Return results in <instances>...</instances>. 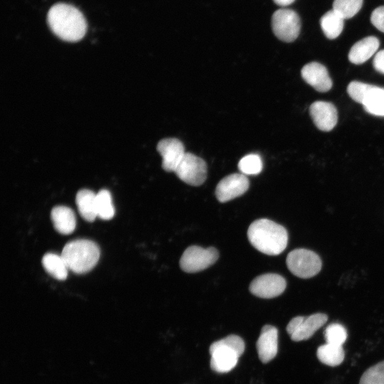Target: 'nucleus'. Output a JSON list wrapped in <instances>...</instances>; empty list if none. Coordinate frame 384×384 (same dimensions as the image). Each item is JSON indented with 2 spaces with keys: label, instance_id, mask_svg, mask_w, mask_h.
<instances>
[{
  "label": "nucleus",
  "instance_id": "nucleus-1",
  "mask_svg": "<svg viewBox=\"0 0 384 384\" xmlns=\"http://www.w3.org/2000/svg\"><path fill=\"white\" fill-rule=\"evenodd\" d=\"M47 22L52 32L65 41H78L86 33L87 22L83 14L70 4L53 5L48 12Z\"/></svg>",
  "mask_w": 384,
  "mask_h": 384
},
{
  "label": "nucleus",
  "instance_id": "nucleus-2",
  "mask_svg": "<svg viewBox=\"0 0 384 384\" xmlns=\"http://www.w3.org/2000/svg\"><path fill=\"white\" fill-rule=\"evenodd\" d=\"M247 238L256 250L268 255H277L282 253L288 242L286 229L267 218L252 222L247 230Z\"/></svg>",
  "mask_w": 384,
  "mask_h": 384
},
{
  "label": "nucleus",
  "instance_id": "nucleus-3",
  "mask_svg": "<svg viewBox=\"0 0 384 384\" xmlns=\"http://www.w3.org/2000/svg\"><path fill=\"white\" fill-rule=\"evenodd\" d=\"M100 255L98 245L87 239H77L68 242L61 253L68 270L76 274L90 271L97 263Z\"/></svg>",
  "mask_w": 384,
  "mask_h": 384
},
{
  "label": "nucleus",
  "instance_id": "nucleus-4",
  "mask_svg": "<svg viewBox=\"0 0 384 384\" xmlns=\"http://www.w3.org/2000/svg\"><path fill=\"white\" fill-rule=\"evenodd\" d=\"M245 342L237 335H229L210 346V368L217 373H227L237 365L245 351Z\"/></svg>",
  "mask_w": 384,
  "mask_h": 384
},
{
  "label": "nucleus",
  "instance_id": "nucleus-5",
  "mask_svg": "<svg viewBox=\"0 0 384 384\" xmlns=\"http://www.w3.org/2000/svg\"><path fill=\"white\" fill-rule=\"evenodd\" d=\"M289 270L295 276L306 279L317 274L321 269V260L314 252L307 249H295L286 259Z\"/></svg>",
  "mask_w": 384,
  "mask_h": 384
},
{
  "label": "nucleus",
  "instance_id": "nucleus-6",
  "mask_svg": "<svg viewBox=\"0 0 384 384\" xmlns=\"http://www.w3.org/2000/svg\"><path fill=\"white\" fill-rule=\"evenodd\" d=\"M219 257L213 247L203 248L192 245L186 249L180 259L181 269L188 273L202 271L214 264Z\"/></svg>",
  "mask_w": 384,
  "mask_h": 384
},
{
  "label": "nucleus",
  "instance_id": "nucleus-7",
  "mask_svg": "<svg viewBox=\"0 0 384 384\" xmlns=\"http://www.w3.org/2000/svg\"><path fill=\"white\" fill-rule=\"evenodd\" d=\"M271 25L276 37L284 42L294 41L300 33V18L292 9H280L277 10L272 14Z\"/></svg>",
  "mask_w": 384,
  "mask_h": 384
},
{
  "label": "nucleus",
  "instance_id": "nucleus-8",
  "mask_svg": "<svg viewBox=\"0 0 384 384\" xmlns=\"http://www.w3.org/2000/svg\"><path fill=\"white\" fill-rule=\"evenodd\" d=\"M328 320L326 314L316 313L308 316H298L289 321L287 331L294 341L310 338Z\"/></svg>",
  "mask_w": 384,
  "mask_h": 384
},
{
  "label": "nucleus",
  "instance_id": "nucleus-9",
  "mask_svg": "<svg viewBox=\"0 0 384 384\" xmlns=\"http://www.w3.org/2000/svg\"><path fill=\"white\" fill-rule=\"evenodd\" d=\"M175 174L183 182L198 186L206 179L207 165L203 159L191 153H186Z\"/></svg>",
  "mask_w": 384,
  "mask_h": 384
},
{
  "label": "nucleus",
  "instance_id": "nucleus-10",
  "mask_svg": "<svg viewBox=\"0 0 384 384\" xmlns=\"http://www.w3.org/2000/svg\"><path fill=\"white\" fill-rule=\"evenodd\" d=\"M286 285V281L281 275L267 273L255 278L250 284V291L256 297L270 299L280 295Z\"/></svg>",
  "mask_w": 384,
  "mask_h": 384
},
{
  "label": "nucleus",
  "instance_id": "nucleus-11",
  "mask_svg": "<svg viewBox=\"0 0 384 384\" xmlns=\"http://www.w3.org/2000/svg\"><path fill=\"white\" fill-rule=\"evenodd\" d=\"M247 177L242 174H232L222 178L215 188L217 199L225 203L245 193L249 188Z\"/></svg>",
  "mask_w": 384,
  "mask_h": 384
},
{
  "label": "nucleus",
  "instance_id": "nucleus-12",
  "mask_svg": "<svg viewBox=\"0 0 384 384\" xmlns=\"http://www.w3.org/2000/svg\"><path fill=\"white\" fill-rule=\"evenodd\" d=\"M162 157V168L166 171H174L185 154L183 143L176 138H166L159 142L156 146Z\"/></svg>",
  "mask_w": 384,
  "mask_h": 384
},
{
  "label": "nucleus",
  "instance_id": "nucleus-13",
  "mask_svg": "<svg viewBox=\"0 0 384 384\" xmlns=\"http://www.w3.org/2000/svg\"><path fill=\"white\" fill-rule=\"evenodd\" d=\"M309 114L316 127L321 131L329 132L336 125L337 110L331 102H314L309 107Z\"/></svg>",
  "mask_w": 384,
  "mask_h": 384
},
{
  "label": "nucleus",
  "instance_id": "nucleus-14",
  "mask_svg": "<svg viewBox=\"0 0 384 384\" xmlns=\"http://www.w3.org/2000/svg\"><path fill=\"white\" fill-rule=\"evenodd\" d=\"M304 80L316 91L326 92L332 87V80L324 65L317 62L306 64L301 70Z\"/></svg>",
  "mask_w": 384,
  "mask_h": 384
},
{
  "label": "nucleus",
  "instance_id": "nucleus-15",
  "mask_svg": "<svg viewBox=\"0 0 384 384\" xmlns=\"http://www.w3.org/2000/svg\"><path fill=\"white\" fill-rule=\"evenodd\" d=\"M260 361L267 363L272 361L278 351V331L271 325H265L256 343Z\"/></svg>",
  "mask_w": 384,
  "mask_h": 384
},
{
  "label": "nucleus",
  "instance_id": "nucleus-16",
  "mask_svg": "<svg viewBox=\"0 0 384 384\" xmlns=\"http://www.w3.org/2000/svg\"><path fill=\"white\" fill-rule=\"evenodd\" d=\"M379 45V40L376 37L367 36L351 47L348 59L353 64H362L376 53Z\"/></svg>",
  "mask_w": 384,
  "mask_h": 384
},
{
  "label": "nucleus",
  "instance_id": "nucleus-17",
  "mask_svg": "<svg viewBox=\"0 0 384 384\" xmlns=\"http://www.w3.org/2000/svg\"><path fill=\"white\" fill-rule=\"evenodd\" d=\"M55 229L63 235L72 233L75 228L76 219L73 210L65 206H55L50 213Z\"/></svg>",
  "mask_w": 384,
  "mask_h": 384
},
{
  "label": "nucleus",
  "instance_id": "nucleus-18",
  "mask_svg": "<svg viewBox=\"0 0 384 384\" xmlns=\"http://www.w3.org/2000/svg\"><path fill=\"white\" fill-rule=\"evenodd\" d=\"M361 104L369 114L384 117V87L368 84Z\"/></svg>",
  "mask_w": 384,
  "mask_h": 384
},
{
  "label": "nucleus",
  "instance_id": "nucleus-19",
  "mask_svg": "<svg viewBox=\"0 0 384 384\" xmlns=\"http://www.w3.org/2000/svg\"><path fill=\"white\" fill-rule=\"evenodd\" d=\"M78 210L82 218L92 222L97 217L96 194L89 189L80 190L75 197Z\"/></svg>",
  "mask_w": 384,
  "mask_h": 384
},
{
  "label": "nucleus",
  "instance_id": "nucleus-20",
  "mask_svg": "<svg viewBox=\"0 0 384 384\" xmlns=\"http://www.w3.org/2000/svg\"><path fill=\"white\" fill-rule=\"evenodd\" d=\"M42 265L46 271L53 277L58 280L67 278L68 268L62 257L55 253H47L42 258Z\"/></svg>",
  "mask_w": 384,
  "mask_h": 384
},
{
  "label": "nucleus",
  "instance_id": "nucleus-21",
  "mask_svg": "<svg viewBox=\"0 0 384 384\" xmlns=\"http://www.w3.org/2000/svg\"><path fill=\"white\" fill-rule=\"evenodd\" d=\"M316 356L322 363L334 367L343 362L345 353L342 346L326 343L317 348Z\"/></svg>",
  "mask_w": 384,
  "mask_h": 384
},
{
  "label": "nucleus",
  "instance_id": "nucleus-22",
  "mask_svg": "<svg viewBox=\"0 0 384 384\" xmlns=\"http://www.w3.org/2000/svg\"><path fill=\"white\" fill-rule=\"evenodd\" d=\"M344 19L333 9L325 13L320 19L321 28L329 39L337 38L343 31Z\"/></svg>",
  "mask_w": 384,
  "mask_h": 384
},
{
  "label": "nucleus",
  "instance_id": "nucleus-23",
  "mask_svg": "<svg viewBox=\"0 0 384 384\" xmlns=\"http://www.w3.org/2000/svg\"><path fill=\"white\" fill-rule=\"evenodd\" d=\"M97 215L102 220H110L114 215V208L109 191L100 190L96 193Z\"/></svg>",
  "mask_w": 384,
  "mask_h": 384
},
{
  "label": "nucleus",
  "instance_id": "nucleus-24",
  "mask_svg": "<svg viewBox=\"0 0 384 384\" xmlns=\"http://www.w3.org/2000/svg\"><path fill=\"white\" fill-rule=\"evenodd\" d=\"M362 5L363 0H334L333 10L345 20L354 16Z\"/></svg>",
  "mask_w": 384,
  "mask_h": 384
},
{
  "label": "nucleus",
  "instance_id": "nucleus-25",
  "mask_svg": "<svg viewBox=\"0 0 384 384\" xmlns=\"http://www.w3.org/2000/svg\"><path fill=\"white\" fill-rule=\"evenodd\" d=\"M238 169L245 176L259 174L262 170V159L258 154H247L240 160Z\"/></svg>",
  "mask_w": 384,
  "mask_h": 384
},
{
  "label": "nucleus",
  "instance_id": "nucleus-26",
  "mask_svg": "<svg viewBox=\"0 0 384 384\" xmlns=\"http://www.w3.org/2000/svg\"><path fill=\"white\" fill-rule=\"evenodd\" d=\"M345 327L338 323L329 325L324 331V337L327 343L342 346L347 338Z\"/></svg>",
  "mask_w": 384,
  "mask_h": 384
},
{
  "label": "nucleus",
  "instance_id": "nucleus-27",
  "mask_svg": "<svg viewBox=\"0 0 384 384\" xmlns=\"http://www.w3.org/2000/svg\"><path fill=\"white\" fill-rule=\"evenodd\" d=\"M359 384H384V361L368 368L361 375Z\"/></svg>",
  "mask_w": 384,
  "mask_h": 384
},
{
  "label": "nucleus",
  "instance_id": "nucleus-28",
  "mask_svg": "<svg viewBox=\"0 0 384 384\" xmlns=\"http://www.w3.org/2000/svg\"><path fill=\"white\" fill-rule=\"evenodd\" d=\"M368 85L359 81H352L348 85L347 92L351 99L361 104Z\"/></svg>",
  "mask_w": 384,
  "mask_h": 384
},
{
  "label": "nucleus",
  "instance_id": "nucleus-29",
  "mask_svg": "<svg viewBox=\"0 0 384 384\" xmlns=\"http://www.w3.org/2000/svg\"><path fill=\"white\" fill-rule=\"evenodd\" d=\"M370 21L377 29L384 33V6L373 10L370 16Z\"/></svg>",
  "mask_w": 384,
  "mask_h": 384
},
{
  "label": "nucleus",
  "instance_id": "nucleus-30",
  "mask_svg": "<svg viewBox=\"0 0 384 384\" xmlns=\"http://www.w3.org/2000/svg\"><path fill=\"white\" fill-rule=\"evenodd\" d=\"M373 64L378 72L384 74V50H381L375 54Z\"/></svg>",
  "mask_w": 384,
  "mask_h": 384
},
{
  "label": "nucleus",
  "instance_id": "nucleus-31",
  "mask_svg": "<svg viewBox=\"0 0 384 384\" xmlns=\"http://www.w3.org/2000/svg\"><path fill=\"white\" fill-rule=\"evenodd\" d=\"M274 2L281 6H286L292 4L295 0H273Z\"/></svg>",
  "mask_w": 384,
  "mask_h": 384
}]
</instances>
